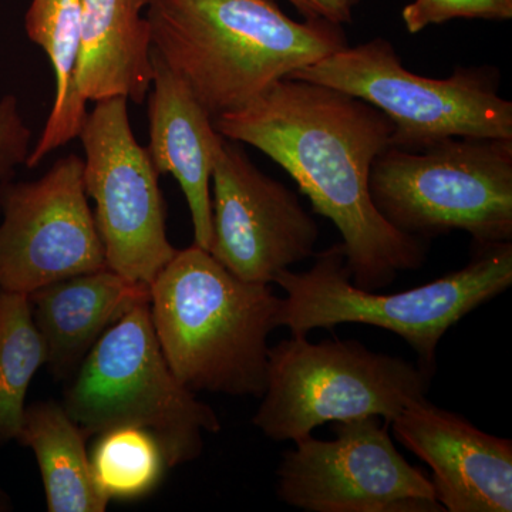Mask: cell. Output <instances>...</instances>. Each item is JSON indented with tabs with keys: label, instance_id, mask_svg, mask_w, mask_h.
Wrapping results in <instances>:
<instances>
[{
	"label": "cell",
	"instance_id": "3",
	"mask_svg": "<svg viewBox=\"0 0 512 512\" xmlns=\"http://www.w3.org/2000/svg\"><path fill=\"white\" fill-rule=\"evenodd\" d=\"M279 306L271 284L242 281L195 244L178 249L150 285L160 348L194 393L261 399Z\"/></svg>",
	"mask_w": 512,
	"mask_h": 512
},
{
	"label": "cell",
	"instance_id": "5",
	"mask_svg": "<svg viewBox=\"0 0 512 512\" xmlns=\"http://www.w3.org/2000/svg\"><path fill=\"white\" fill-rule=\"evenodd\" d=\"M64 409L87 439L116 427L156 437L168 467L200 457L221 421L174 375L163 355L150 298L137 302L94 343L64 393Z\"/></svg>",
	"mask_w": 512,
	"mask_h": 512
},
{
	"label": "cell",
	"instance_id": "13",
	"mask_svg": "<svg viewBox=\"0 0 512 512\" xmlns=\"http://www.w3.org/2000/svg\"><path fill=\"white\" fill-rule=\"evenodd\" d=\"M396 440L430 467L444 511H512V441L477 429L427 399L390 423Z\"/></svg>",
	"mask_w": 512,
	"mask_h": 512
},
{
	"label": "cell",
	"instance_id": "22",
	"mask_svg": "<svg viewBox=\"0 0 512 512\" xmlns=\"http://www.w3.org/2000/svg\"><path fill=\"white\" fill-rule=\"evenodd\" d=\"M32 151L30 130L18 97L6 94L0 97V184L12 180L16 168L28 163Z\"/></svg>",
	"mask_w": 512,
	"mask_h": 512
},
{
	"label": "cell",
	"instance_id": "11",
	"mask_svg": "<svg viewBox=\"0 0 512 512\" xmlns=\"http://www.w3.org/2000/svg\"><path fill=\"white\" fill-rule=\"evenodd\" d=\"M0 288L30 293L107 268L83 181V158H60L36 181L0 184Z\"/></svg>",
	"mask_w": 512,
	"mask_h": 512
},
{
	"label": "cell",
	"instance_id": "18",
	"mask_svg": "<svg viewBox=\"0 0 512 512\" xmlns=\"http://www.w3.org/2000/svg\"><path fill=\"white\" fill-rule=\"evenodd\" d=\"M82 29V0H32L25 15L30 42L46 53L56 79L52 110L28 158L35 168L57 148L76 140L87 117L74 94V70Z\"/></svg>",
	"mask_w": 512,
	"mask_h": 512
},
{
	"label": "cell",
	"instance_id": "23",
	"mask_svg": "<svg viewBox=\"0 0 512 512\" xmlns=\"http://www.w3.org/2000/svg\"><path fill=\"white\" fill-rule=\"evenodd\" d=\"M306 20H326L345 26L353 22L360 0H288Z\"/></svg>",
	"mask_w": 512,
	"mask_h": 512
},
{
	"label": "cell",
	"instance_id": "20",
	"mask_svg": "<svg viewBox=\"0 0 512 512\" xmlns=\"http://www.w3.org/2000/svg\"><path fill=\"white\" fill-rule=\"evenodd\" d=\"M90 464L97 490L109 501L143 497L157 487L168 468L156 437L127 426L100 433Z\"/></svg>",
	"mask_w": 512,
	"mask_h": 512
},
{
	"label": "cell",
	"instance_id": "12",
	"mask_svg": "<svg viewBox=\"0 0 512 512\" xmlns=\"http://www.w3.org/2000/svg\"><path fill=\"white\" fill-rule=\"evenodd\" d=\"M208 252L232 275L255 284L315 255L319 227L296 192L259 170L237 141L224 137L211 177Z\"/></svg>",
	"mask_w": 512,
	"mask_h": 512
},
{
	"label": "cell",
	"instance_id": "9",
	"mask_svg": "<svg viewBox=\"0 0 512 512\" xmlns=\"http://www.w3.org/2000/svg\"><path fill=\"white\" fill-rule=\"evenodd\" d=\"M94 104L77 138L107 268L150 286L178 251L167 237L160 174L134 136L126 97Z\"/></svg>",
	"mask_w": 512,
	"mask_h": 512
},
{
	"label": "cell",
	"instance_id": "1",
	"mask_svg": "<svg viewBox=\"0 0 512 512\" xmlns=\"http://www.w3.org/2000/svg\"><path fill=\"white\" fill-rule=\"evenodd\" d=\"M214 126L284 168L312 210L338 229L359 288L380 291L426 262L430 242L397 231L370 197V170L393 134L392 121L372 104L286 77Z\"/></svg>",
	"mask_w": 512,
	"mask_h": 512
},
{
	"label": "cell",
	"instance_id": "6",
	"mask_svg": "<svg viewBox=\"0 0 512 512\" xmlns=\"http://www.w3.org/2000/svg\"><path fill=\"white\" fill-rule=\"evenodd\" d=\"M370 197L392 227L431 241L466 232L473 245L512 242V140L453 137L419 151L387 147Z\"/></svg>",
	"mask_w": 512,
	"mask_h": 512
},
{
	"label": "cell",
	"instance_id": "24",
	"mask_svg": "<svg viewBox=\"0 0 512 512\" xmlns=\"http://www.w3.org/2000/svg\"><path fill=\"white\" fill-rule=\"evenodd\" d=\"M12 510V503L5 491L0 490V512Z\"/></svg>",
	"mask_w": 512,
	"mask_h": 512
},
{
	"label": "cell",
	"instance_id": "8",
	"mask_svg": "<svg viewBox=\"0 0 512 512\" xmlns=\"http://www.w3.org/2000/svg\"><path fill=\"white\" fill-rule=\"evenodd\" d=\"M372 104L393 124L392 146L419 151L453 137L512 140V103L493 66L458 67L446 79L404 66L384 37L346 46L292 73Z\"/></svg>",
	"mask_w": 512,
	"mask_h": 512
},
{
	"label": "cell",
	"instance_id": "19",
	"mask_svg": "<svg viewBox=\"0 0 512 512\" xmlns=\"http://www.w3.org/2000/svg\"><path fill=\"white\" fill-rule=\"evenodd\" d=\"M43 365L45 342L29 295L0 288V447L18 437L26 394Z\"/></svg>",
	"mask_w": 512,
	"mask_h": 512
},
{
	"label": "cell",
	"instance_id": "17",
	"mask_svg": "<svg viewBox=\"0 0 512 512\" xmlns=\"http://www.w3.org/2000/svg\"><path fill=\"white\" fill-rule=\"evenodd\" d=\"M86 434L55 400L26 406L16 441L33 451L50 512H104L109 500L94 483Z\"/></svg>",
	"mask_w": 512,
	"mask_h": 512
},
{
	"label": "cell",
	"instance_id": "10",
	"mask_svg": "<svg viewBox=\"0 0 512 512\" xmlns=\"http://www.w3.org/2000/svg\"><path fill=\"white\" fill-rule=\"evenodd\" d=\"M380 417L296 441L276 471L278 500L306 512H444L430 478L399 453Z\"/></svg>",
	"mask_w": 512,
	"mask_h": 512
},
{
	"label": "cell",
	"instance_id": "4",
	"mask_svg": "<svg viewBox=\"0 0 512 512\" xmlns=\"http://www.w3.org/2000/svg\"><path fill=\"white\" fill-rule=\"evenodd\" d=\"M308 271L279 272L274 284L285 292L278 328L292 336L339 325L376 326L400 336L417 363L436 373L437 349L461 319L512 285V242L473 245L463 268L409 291L379 293L353 284L342 242L319 252Z\"/></svg>",
	"mask_w": 512,
	"mask_h": 512
},
{
	"label": "cell",
	"instance_id": "2",
	"mask_svg": "<svg viewBox=\"0 0 512 512\" xmlns=\"http://www.w3.org/2000/svg\"><path fill=\"white\" fill-rule=\"evenodd\" d=\"M151 42L215 120L349 46L343 26L293 20L274 0H148Z\"/></svg>",
	"mask_w": 512,
	"mask_h": 512
},
{
	"label": "cell",
	"instance_id": "14",
	"mask_svg": "<svg viewBox=\"0 0 512 512\" xmlns=\"http://www.w3.org/2000/svg\"><path fill=\"white\" fill-rule=\"evenodd\" d=\"M153 83L148 93L147 151L158 174L173 175L190 208L194 244L205 251L212 238L211 177L224 137L187 84L156 50Z\"/></svg>",
	"mask_w": 512,
	"mask_h": 512
},
{
	"label": "cell",
	"instance_id": "7",
	"mask_svg": "<svg viewBox=\"0 0 512 512\" xmlns=\"http://www.w3.org/2000/svg\"><path fill=\"white\" fill-rule=\"evenodd\" d=\"M433 373L357 340L292 336L269 348L261 406L252 423L276 443L312 436L325 423L380 417L392 423L427 399Z\"/></svg>",
	"mask_w": 512,
	"mask_h": 512
},
{
	"label": "cell",
	"instance_id": "21",
	"mask_svg": "<svg viewBox=\"0 0 512 512\" xmlns=\"http://www.w3.org/2000/svg\"><path fill=\"white\" fill-rule=\"evenodd\" d=\"M511 18L512 0H413L402 10L404 28L412 35L454 19Z\"/></svg>",
	"mask_w": 512,
	"mask_h": 512
},
{
	"label": "cell",
	"instance_id": "16",
	"mask_svg": "<svg viewBox=\"0 0 512 512\" xmlns=\"http://www.w3.org/2000/svg\"><path fill=\"white\" fill-rule=\"evenodd\" d=\"M150 298V286L130 281L109 268L70 276L30 293L33 320L46 348V365L57 379H69L104 332L137 302Z\"/></svg>",
	"mask_w": 512,
	"mask_h": 512
},
{
	"label": "cell",
	"instance_id": "15",
	"mask_svg": "<svg viewBox=\"0 0 512 512\" xmlns=\"http://www.w3.org/2000/svg\"><path fill=\"white\" fill-rule=\"evenodd\" d=\"M148 0H82L74 94L87 103L126 97L143 104L153 83Z\"/></svg>",
	"mask_w": 512,
	"mask_h": 512
}]
</instances>
